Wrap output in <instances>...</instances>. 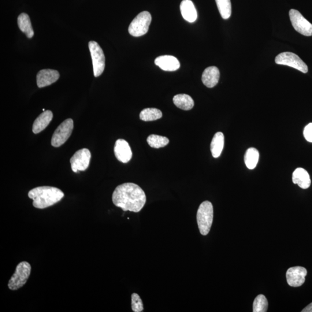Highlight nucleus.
<instances>
[{
	"instance_id": "20e7f679",
	"label": "nucleus",
	"mask_w": 312,
	"mask_h": 312,
	"mask_svg": "<svg viewBox=\"0 0 312 312\" xmlns=\"http://www.w3.org/2000/svg\"><path fill=\"white\" fill-rule=\"evenodd\" d=\"M31 270V265L28 262H23L18 264L16 272L8 282V286L10 290H17L23 287L30 276Z\"/></svg>"
},
{
	"instance_id": "4468645a",
	"label": "nucleus",
	"mask_w": 312,
	"mask_h": 312,
	"mask_svg": "<svg viewBox=\"0 0 312 312\" xmlns=\"http://www.w3.org/2000/svg\"><path fill=\"white\" fill-rule=\"evenodd\" d=\"M155 64L166 72H174L180 68L179 60L173 56H161L156 58Z\"/></svg>"
},
{
	"instance_id": "f8f14e48",
	"label": "nucleus",
	"mask_w": 312,
	"mask_h": 312,
	"mask_svg": "<svg viewBox=\"0 0 312 312\" xmlns=\"http://www.w3.org/2000/svg\"><path fill=\"white\" fill-rule=\"evenodd\" d=\"M114 153L118 161L128 163L132 159V152L127 141L118 139L115 142Z\"/></svg>"
},
{
	"instance_id": "bb28decb",
	"label": "nucleus",
	"mask_w": 312,
	"mask_h": 312,
	"mask_svg": "<svg viewBox=\"0 0 312 312\" xmlns=\"http://www.w3.org/2000/svg\"><path fill=\"white\" fill-rule=\"evenodd\" d=\"M132 311L134 312H141L144 310L142 300L136 293H133L132 295Z\"/></svg>"
},
{
	"instance_id": "a211bd4d",
	"label": "nucleus",
	"mask_w": 312,
	"mask_h": 312,
	"mask_svg": "<svg viewBox=\"0 0 312 312\" xmlns=\"http://www.w3.org/2000/svg\"><path fill=\"white\" fill-rule=\"evenodd\" d=\"M292 182L298 185L302 189H307L310 186L311 180L309 173L302 168H296L292 174Z\"/></svg>"
},
{
	"instance_id": "39448f33",
	"label": "nucleus",
	"mask_w": 312,
	"mask_h": 312,
	"mask_svg": "<svg viewBox=\"0 0 312 312\" xmlns=\"http://www.w3.org/2000/svg\"><path fill=\"white\" fill-rule=\"evenodd\" d=\"M152 22V16L148 11H144L137 16L130 24L128 32L133 36H142L148 32Z\"/></svg>"
},
{
	"instance_id": "c85d7f7f",
	"label": "nucleus",
	"mask_w": 312,
	"mask_h": 312,
	"mask_svg": "<svg viewBox=\"0 0 312 312\" xmlns=\"http://www.w3.org/2000/svg\"><path fill=\"white\" fill-rule=\"evenodd\" d=\"M302 312H312V302L304 308Z\"/></svg>"
},
{
	"instance_id": "2eb2a0df",
	"label": "nucleus",
	"mask_w": 312,
	"mask_h": 312,
	"mask_svg": "<svg viewBox=\"0 0 312 312\" xmlns=\"http://www.w3.org/2000/svg\"><path fill=\"white\" fill-rule=\"evenodd\" d=\"M220 78V72L216 66H211L203 72L202 81L207 88H212L218 84Z\"/></svg>"
},
{
	"instance_id": "4be33fe9",
	"label": "nucleus",
	"mask_w": 312,
	"mask_h": 312,
	"mask_svg": "<svg viewBox=\"0 0 312 312\" xmlns=\"http://www.w3.org/2000/svg\"><path fill=\"white\" fill-rule=\"evenodd\" d=\"M259 152L254 148H248L244 155V162L248 168L254 170L257 166L259 160Z\"/></svg>"
},
{
	"instance_id": "cd10ccee",
	"label": "nucleus",
	"mask_w": 312,
	"mask_h": 312,
	"mask_svg": "<svg viewBox=\"0 0 312 312\" xmlns=\"http://www.w3.org/2000/svg\"><path fill=\"white\" fill-rule=\"evenodd\" d=\"M304 136L308 142H312V122L308 124L304 130Z\"/></svg>"
},
{
	"instance_id": "b1692460",
	"label": "nucleus",
	"mask_w": 312,
	"mask_h": 312,
	"mask_svg": "<svg viewBox=\"0 0 312 312\" xmlns=\"http://www.w3.org/2000/svg\"><path fill=\"white\" fill-rule=\"evenodd\" d=\"M221 16L224 20H228L232 16L231 0H215Z\"/></svg>"
},
{
	"instance_id": "393cba45",
	"label": "nucleus",
	"mask_w": 312,
	"mask_h": 312,
	"mask_svg": "<svg viewBox=\"0 0 312 312\" xmlns=\"http://www.w3.org/2000/svg\"><path fill=\"white\" fill-rule=\"evenodd\" d=\"M147 142L151 148H158L166 146L170 140L166 137L152 134L148 137Z\"/></svg>"
},
{
	"instance_id": "aec40b11",
	"label": "nucleus",
	"mask_w": 312,
	"mask_h": 312,
	"mask_svg": "<svg viewBox=\"0 0 312 312\" xmlns=\"http://www.w3.org/2000/svg\"><path fill=\"white\" fill-rule=\"evenodd\" d=\"M18 24L20 30L24 33L28 38H32L34 32L33 30L30 18L27 14L22 13L18 16Z\"/></svg>"
},
{
	"instance_id": "9b49d317",
	"label": "nucleus",
	"mask_w": 312,
	"mask_h": 312,
	"mask_svg": "<svg viewBox=\"0 0 312 312\" xmlns=\"http://www.w3.org/2000/svg\"><path fill=\"white\" fill-rule=\"evenodd\" d=\"M307 270L302 266L290 268L286 272L288 284L291 287H300L306 282Z\"/></svg>"
},
{
	"instance_id": "f3484780",
	"label": "nucleus",
	"mask_w": 312,
	"mask_h": 312,
	"mask_svg": "<svg viewBox=\"0 0 312 312\" xmlns=\"http://www.w3.org/2000/svg\"><path fill=\"white\" fill-rule=\"evenodd\" d=\"M54 114L51 110L44 111L43 113L36 118L32 125V132L38 134L46 129L53 118Z\"/></svg>"
},
{
	"instance_id": "423d86ee",
	"label": "nucleus",
	"mask_w": 312,
	"mask_h": 312,
	"mask_svg": "<svg viewBox=\"0 0 312 312\" xmlns=\"http://www.w3.org/2000/svg\"><path fill=\"white\" fill-rule=\"evenodd\" d=\"M74 121L72 118H68L62 122L52 136V146L55 148L62 146L72 135Z\"/></svg>"
},
{
	"instance_id": "6ab92c4d",
	"label": "nucleus",
	"mask_w": 312,
	"mask_h": 312,
	"mask_svg": "<svg viewBox=\"0 0 312 312\" xmlns=\"http://www.w3.org/2000/svg\"><path fill=\"white\" fill-rule=\"evenodd\" d=\"M224 136L222 132L215 134L210 144V151L214 158H218L224 150Z\"/></svg>"
},
{
	"instance_id": "ddd939ff",
	"label": "nucleus",
	"mask_w": 312,
	"mask_h": 312,
	"mask_svg": "<svg viewBox=\"0 0 312 312\" xmlns=\"http://www.w3.org/2000/svg\"><path fill=\"white\" fill-rule=\"evenodd\" d=\"M60 77L56 70L46 69L40 70L36 75V84L39 88L50 86L56 82Z\"/></svg>"
},
{
	"instance_id": "6e6552de",
	"label": "nucleus",
	"mask_w": 312,
	"mask_h": 312,
	"mask_svg": "<svg viewBox=\"0 0 312 312\" xmlns=\"http://www.w3.org/2000/svg\"><path fill=\"white\" fill-rule=\"evenodd\" d=\"M88 48L94 66V76L95 77L100 76L104 72L106 66V58L104 52L96 42H89Z\"/></svg>"
},
{
	"instance_id": "a878e982",
	"label": "nucleus",
	"mask_w": 312,
	"mask_h": 312,
	"mask_svg": "<svg viewBox=\"0 0 312 312\" xmlns=\"http://www.w3.org/2000/svg\"><path fill=\"white\" fill-rule=\"evenodd\" d=\"M268 302L266 297L262 294L256 296L252 306L254 312H266L268 310Z\"/></svg>"
},
{
	"instance_id": "1a4fd4ad",
	"label": "nucleus",
	"mask_w": 312,
	"mask_h": 312,
	"mask_svg": "<svg viewBox=\"0 0 312 312\" xmlns=\"http://www.w3.org/2000/svg\"><path fill=\"white\" fill-rule=\"evenodd\" d=\"M289 16L293 28L297 32L304 36H312V24L298 10H291L289 12Z\"/></svg>"
},
{
	"instance_id": "9d476101",
	"label": "nucleus",
	"mask_w": 312,
	"mask_h": 312,
	"mask_svg": "<svg viewBox=\"0 0 312 312\" xmlns=\"http://www.w3.org/2000/svg\"><path fill=\"white\" fill-rule=\"evenodd\" d=\"M91 153L86 148H82L76 152L70 159V166L74 172L86 170L90 164Z\"/></svg>"
},
{
	"instance_id": "f257e3e1",
	"label": "nucleus",
	"mask_w": 312,
	"mask_h": 312,
	"mask_svg": "<svg viewBox=\"0 0 312 312\" xmlns=\"http://www.w3.org/2000/svg\"><path fill=\"white\" fill-rule=\"evenodd\" d=\"M115 206L124 211L138 213L146 205V196L142 188L133 183H126L118 186L112 194Z\"/></svg>"
},
{
	"instance_id": "dca6fc26",
	"label": "nucleus",
	"mask_w": 312,
	"mask_h": 312,
	"mask_svg": "<svg viewBox=\"0 0 312 312\" xmlns=\"http://www.w3.org/2000/svg\"><path fill=\"white\" fill-rule=\"evenodd\" d=\"M180 10L182 16L190 23H193L198 18V12L191 0H183L180 4Z\"/></svg>"
},
{
	"instance_id": "5701e85b",
	"label": "nucleus",
	"mask_w": 312,
	"mask_h": 312,
	"mask_svg": "<svg viewBox=\"0 0 312 312\" xmlns=\"http://www.w3.org/2000/svg\"><path fill=\"white\" fill-rule=\"evenodd\" d=\"M162 111L156 108L144 109L140 114V120L144 122L154 121L162 118Z\"/></svg>"
},
{
	"instance_id": "412c9836",
	"label": "nucleus",
	"mask_w": 312,
	"mask_h": 312,
	"mask_svg": "<svg viewBox=\"0 0 312 312\" xmlns=\"http://www.w3.org/2000/svg\"><path fill=\"white\" fill-rule=\"evenodd\" d=\"M173 102L178 108L184 110H190L194 106V100L190 96L185 94L174 96Z\"/></svg>"
},
{
	"instance_id": "f03ea898",
	"label": "nucleus",
	"mask_w": 312,
	"mask_h": 312,
	"mask_svg": "<svg viewBox=\"0 0 312 312\" xmlns=\"http://www.w3.org/2000/svg\"><path fill=\"white\" fill-rule=\"evenodd\" d=\"M28 198L33 200L32 205L37 209H46L57 204L64 198L60 189L52 186H40L28 192Z\"/></svg>"
},
{
	"instance_id": "7ed1b4c3",
	"label": "nucleus",
	"mask_w": 312,
	"mask_h": 312,
	"mask_svg": "<svg viewBox=\"0 0 312 312\" xmlns=\"http://www.w3.org/2000/svg\"><path fill=\"white\" fill-rule=\"evenodd\" d=\"M214 219V208L212 204L208 200L200 204L198 214L196 220L200 232L202 235L206 236L209 234Z\"/></svg>"
},
{
	"instance_id": "0eeeda50",
	"label": "nucleus",
	"mask_w": 312,
	"mask_h": 312,
	"mask_svg": "<svg viewBox=\"0 0 312 312\" xmlns=\"http://www.w3.org/2000/svg\"><path fill=\"white\" fill-rule=\"evenodd\" d=\"M276 62L277 64L290 66L304 74L308 72V68L306 62L298 55L292 52H283L278 54L276 58Z\"/></svg>"
}]
</instances>
